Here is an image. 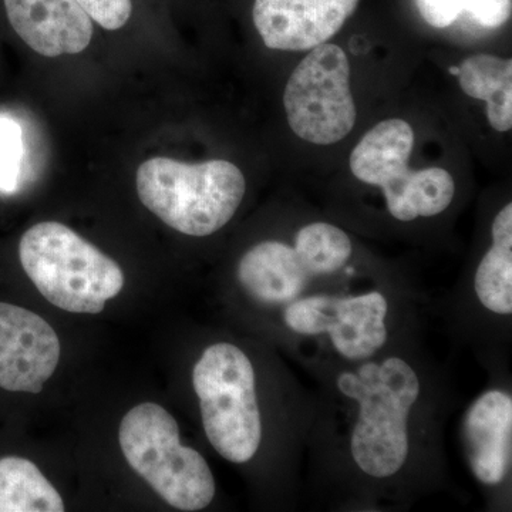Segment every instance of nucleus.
Returning <instances> with one entry per match:
<instances>
[{
  "label": "nucleus",
  "mask_w": 512,
  "mask_h": 512,
  "mask_svg": "<svg viewBox=\"0 0 512 512\" xmlns=\"http://www.w3.org/2000/svg\"><path fill=\"white\" fill-rule=\"evenodd\" d=\"M338 387L359 403L350 444L357 467L370 477H392L409 456L407 419L419 399V377L409 363L389 357L382 365L369 362L357 373H342Z\"/></svg>",
  "instance_id": "f257e3e1"
},
{
  "label": "nucleus",
  "mask_w": 512,
  "mask_h": 512,
  "mask_svg": "<svg viewBox=\"0 0 512 512\" xmlns=\"http://www.w3.org/2000/svg\"><path fill=\"white\" fill-rule=\"evenodd\" d=\"M138 198L168 227L208 237L224 228L244 200L247 183L237 165L225 160L187 164L154 157L138 167Z\"/></svg>",
  "instance_id": "f03ea898"
},
{
  "label": "nucleus",
  "mask_w": 512,
  "mask_h": 512,
  "mask_svg": "<svg viewBox=\"0 0 512 512\" xmlns=\"http://www.w3.org/2000/svg\"><path fill=\"white\" fill-rule=\"evenodd\" d=\"M19 258L37 291L66 312H103L124 286L120 265L60 222L29 228Z\"/></svg>",
  "instance_id": "7ed1b4c3"
},
{
  "label": "nucleus",
  "mask_w": 512,
  "mask_h": 512,
  "mask_svg": "<svg viewBox=\"0 0 512 512\" xmlns=\"http://www.w3.org/2000/svg\"><path fill=\"white\" fill-rule=\"evenodd\" d=\"M119 441L128 466L171 507L201 511L214 500L211 468L197 450L181 444L177 421L160 404L131 409L121 420Z\"/></svg>",
  "instance_id": "20e7f679"
},
{
  "label": "nucleus",
  "mask_w": 512,
  "mask_h": 512,
  "mask_svg": "<svg viewBox=\"0 0 512 512\" xmlns=\"http://www.w3.org/2000/svg\"><path fill=\"white\" fill-rule=\"evenodd\" d=\"M192 383L212 447L231 463H247L262 440L251 360L237 346L217 343L202 353Z\"/></svg>",
  "instance_id": "39448f33"
},
{
  "label": "nucleus",
  "mask_w": 512,
  "mask_h": 512,
  "mask_svg": "<svg viewBox=\"0 0 512 512\" xmlns=\"http://www.w3.org/2000/svg\"><path fill=\"white\" fill-rule=\"evenodd\" d=\"M414 141L407 121L384 120L367 131L349 161L357 180L382 188L390 214L403 222L441 214L456 191L453 177L444 168L412 170L407 165Z\"/></svg>",
  "instance_id": "423d86ee"
},
{
  "label": "nucleus",
  "mask_w": 512,
  "mask_h": 512,
  "mask_svg": "<svg viewBox=\"0 0 512 512\" xmlns=\"http://www.w3.org/2000/svg\"><path fill=\"white\" fill-rule=\"evenodd\" d=\"M284 104L289 126L302 140L329 146L348 136L357 111L345 50L329 43L312 49L289 77Z\"/></svg>",
  "instance_id": "0eeeda50"
},
{
  "label": "nucleus",
  "mask_w": 512,
  "mask_h": 512,
  "mask_svg": "<svg viewBox=\"0 0 512 512\" xmlns=\"http://www.w3.org/2000/svg\"><path fill=\"white\" fill-rule=\"evenodd\" d=\"M387 309L386 298L380 292L348 298L313 295L289 303L285 323L299 335L328 333L340 355L363 360L386 343Z\"/></svg>",
  "instance_id": "6e6552de"
},
{
  "label": "nucleus",
  "mask_w": 512,
  "mask_h": 512,
  "mask_svg": "<svg viewBox=\"0 0 512 512\" xmlns=\"http://www.w3.org/2000/svg\"><path fill=\"white\" fill-rule=\"evenodd\" d=\"M60 360V340L42 316L0 302V387L40 393Z\"/></svg>",
  "instance_id": "1a4fd4ad"
},
{
  "label": "nucleus",
  "mask_w": 512,
  "mask_h": 512,
  "mask_svg": "<svg viewBox=\"0 0 512 512\" xmlns=\"http://www.w3.org/2000/svg\"><path fill=\"white\" fill-rule=\"evenodd\" d=\"M359 0H255V28L269 49L305 52L332 39Z\"/></svg>",
  "instance_id": "9d476101"
},
{
  "label": "nucleus",
  "mask_w": 512,
  "mask_h": 512,
  "mask_svg": "<svg viewBox=\"0 0 512 512\" xmlns=\"http://www.w3.org/2000/svg\"><path fill=\"white\" fill-rule=\"evenodd\" d=\"M3 2L12 28L39 55H77L92 42V18L77 0Z\"/></svg>",
  "instance_id": "9b49d317"
},
{
  "label": "nucleus",
  "mask_w": 512,
  "mask_h": 512,
  "mask_svg": "<svg viewBox=\"0 0 512 512\" xmlns=\"http://www.w3.org/2000/svg\"><path fill=\"white\" fill-rule=\"evenodd\" d=\"M468 460L474 476L487 485L507 477L512 457V399L491 390L468 410L464 420Z\"/></svg>",
  "instance_id": "f8f14e48"
},
{
  "label": "nucleus",
  "mask_w": 512,
  "mask_h": 512,
  "mask_svg": "<svg viewBox=\"0 0 512 512\" xmlns=\"http://www.w3.org/2000/svg\"><path fill=\"white\" fill-rule=\"evenodd\" d=\"M315 275L301 245L265 241L249 249L238 265V279L256 301L281 305L295 301Z\"/></svg>",
  "instance_id": "ddd939ff"
},
{
  "label": "nucleus",
  "mask_w": 512,
  "mask_h": 512,
  "mask_svg": "<svg viewBox=\"0 0 512 512\" xmlns=\"http://www.w3.org/2000/svg\"><path fill=\"white\" fill-rule=\"evenodd\" d=\"M461 90L485 101L487 119L494 130L505 133L512 127V62L493 55L468 57L458 67Z\"/></svg>",
  "instance_id": "4468645a"
},
{
  "label": "nucleus",
  "mask_w": 512,
  "mask_h": 512,
  "mask_svg": "<svg viewBox=\"0 0 512 512\" xmlns=\"http://www.w3.org/2000/svg\"><path fill=\"white\" fill-rule=\"evenodd\" d=\"M474 288L488 311L512 312V204L498 212L493 222V247L481 259Z\"/></svg>",
  "instance_id": "2eb2a0df"
},
{
  "label": "nucleus",
  "mask_w": 512,
  "mask_h": 512,
  "mask_svg": "<svg viewBox=\"0 0 512 512\" xmlns=\"http://www.w3.org/2000/svg\"><path fill=\"white\" fill-rule=\"evenodd\" d=\"M63 511L62 497L32 461L0 458V512Z\"/></svg>",
  "instance_id": "dca6fc26"
},
{
  "label": "nucleus",
  "mask_w": 512,
  "mask_h": 512,
  "mask_svg": "<svg viewBox=\"0 0 512 512\" xmlns=\"http://www.w3.org/2000/svg\"><path fill=\"white\" fill-rule=\"evenodd\" d=\"M421 18L436 29H446L468 16L484 29H497L511 18V0H414Z\"/></svg>",
  "instance_id": "f3484780"
},
{
  "label": "nucleus",
  "mask_w": 512,
  "mask_h": 512,
  "mask_svg": "<svg viewBox=\"0 0 512 512\" xmlns=\"http://www.w3.org/2000/svg\"><path fill=\"white\" fill-rule=\"evenodd\" d=\"M19 127L0 120V190L12 191L20 157Z\"/></svg>",
  "instance_id": "a211bd4d"
},
{
  "label": "nucleus",
  "mask_w": 512,
  "mask_h": 512,
  "mask_svg": "<svg viewBox=\"0 0 512 512\" xmlns=\"http://www.w3.org/2000/svg\"><path fill=\"white\" fill-rule=\"evenodd\" d=\"M87 15L106 30L126 26L133 12L131 0H77Z\"/></svg>",
  "instance_id": "6ab92c4d"
},
{
  "label": "nucleus",
  "mask_w": 512,
  "mask_h": 512,
  "mask_svg": "<svg viewBox=\"0 0 512 512\" xmlns=\"http://www.w3.org/2000/svg\"><path fill=\"white\" fill-rule=\"evenodd\" d=\"M450 72H451V74H454V76H457V74H458V67H451Z\"/></svg>",
  "instance_id": "aec40b11"
}]
</instances>
